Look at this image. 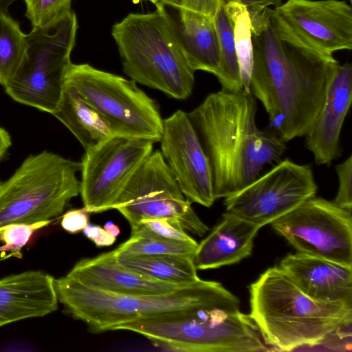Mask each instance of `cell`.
Wrapping results in <instances>:
<instances>
[{
    "instance_id": "6da1fadb",
    "label": "cell",
    "mask_w": 352,
    "mask_h": 352,
    "mask_svg": "<svg viewBox=\"0 0 352 352\" xmlns=\"http://www.w3.org/2000/svg\"><path fill=\"white\" fill-rule=\"evenodd\" d=\"M250 93L265 108L285 143L305 136L324 103L336 65L333 56L296 36L270 7L250 14Z\"/></svg>"
},
{
    "instance_id": "7a4b0ae2",
    "label": "cell",
    "mask_w": 352,
    "mask_h": 352,
    "mask_svg": "<svg viewBox=\"0 0 352 352\" xmlns=\"http://www.w3.org/2000/svg\"><path fill=\"white\" fill-rule=\"evenodd\" d=\"M188 114L210 161L216 199L250 184L286 149L258 128L256 98L244 89L211 93Z\"/></svg>"
},
{
    "instance_id": "3957f363",
    "label": "cell",
    "mask_w": 352,
    "mask_h": 352,
    "mask_svg": "<svg viewBox=\"0 0 352 352\" xmlns=\"http://www.w3.org/2000/svg\"><path fill=\"white\" fill-rule=\"evenodd\" d=\"M249 293V316L274 351L317 346L337 329L352 324V302L314 298L278 265L261 274Z\"/></svg>"
},
{
    "instance_id": "277c9868",
    "label": "cell",
    "mask_w": 352,
    "mask_h": 352,
    "mask_svg": "<svg viewBox=\"0 0 352 352\" xmlns=\"http://www.w3.org/2000/svg\"><path fill=\"white\" fill-rule=\"evenodd\" d=\"M57 298L73 318L101 333L125 322L195 309H239L240 300L220 283L201 280L157 295L107 292L64 276L54 280Z\"/></svg>"
},
{
    "instance_id": "5b68a950",
    "label": "cell",
    "mask_w": 352,
    "mask_h": 352,
    "mask_svg": "<svg viewBox=\"0 0 352 352\" xmlns=\"http://www.w3.org/2000/svg\"><path fill=\"white\" fill-rule=\"evenodd\" d=\"M113 330L138 333L155 346L174 351H273L250 316L239 309L180 310L125 322Z\"/></svg>"
},
{
    "instance_id": "8992f818",
    "label": "cell",
    "mask_w": 352,
    "mask_h": 352,
    "mask_svg": "<svg viewBox=\"0 0 352 352\" xmlns=\"http://www.w3.org/2000/svg\"><path fill=\"white\" fill-rule=\"evenodd\" d=\"M123 72L136 83L185 100L195 71L179 49L160 12L129 13L112 26Z\"/></svg>"
},
{
    "instance_id": "52a82bcc",
    "label": "cell",
    "mask_w": 352,
    "mask_h": 352,
    "mask_svg": "<svg viewBox=\"0 0 352 352\" xmlns=\"http://www.w3.org/2000/svg\"><path fill=\"white\" fill-rule=\"evenodd\" d=\"M80 162L43 151L28 156L0 184V227L32 223L61 214L80 193Z\"/></svg>"
},
{
    "instance_id": "ba28073f",
    "label": "cell",
    "mask_w": 352,
    "mask_h": 352,
    "mask_svg": "<svg viewBox=\"0 0 352 352\" xmlns=\"http://www.w3.org/2000/svg\"><path fill=\"white\" fill-rule=\"evenodd\" d=\"M77 30L74 12L52 28H32L21 65L3 86L6 93L17 102L52 114L63 94Z\"/></svg>"
},
{
    "instance_id": "9c48e42d",
    "label": "cell",
    "mask_w": 352,
    "mask_h": 352,
    "mask_svg": "<svg viewBox=\"0 0 352 352\" xmlns=\"http://www.w3.org/2000/svg\"><path fill=\"white\" fill-rule=\"evenodd\" d=\"M65 82L74 86L109 124L113 135L160 140L163 120L158 104L133 80L87 63H71Z\"/></svg>"
},
{
    "instance_id": "30bf717a",
    "label": "cell",
    "mask_w": 352,
    "mask_h": 352,
    "mask_svg": "<svg viewBox=\"0 0 352 352\" xmlns=\"http://www.w3.org/2000/svg\"><path fill=\"white\" fill-rule=\"evenodd\" d=\"M182 192L160 151H153L131 178L113 209L131 228L141 220L167 219L179 222L190 233L202 236L208 227Z\"/></svg>"
},
{
    "instance_id": "8fae6325",
    "label": "cell",
    "mask_w": 352,
    "mask_h": 352,
    "mask_svg": "<svg viewBox=\"0 0 352 352\" xmlns=\"http://www.w3.org/2000/svg\"><path fill=\"white\" fill-rule=\"evenodd\" d=\"M297 252L352 266V216L312 197L271 223Z\"/></svg>"
},
{
    "instance_id": "7c38bea8",
    "label": "cell",
    "mask_w": 352,
    "mask_h": 352,
    "mask_svg": "<svg viewBox=\"0 0 352 352\" xmlns=\"http://www.w3.org/2000/svg\"><path fill=\"white\" fill-rule=\"evenodd\" d=\"M317 190L311 167L286 159L225 197L223 204L226 212L261 228L316 196Z\"/></svg>"
},
{
    "instance_id": "4fadbf2b",
    "label": "cell",
    "mask_w": 352,
    "mask_h": 352,
    "mask_svg": "<svg viewBox=\"0 0 352 352\" xmlns=\"http://www.w3.org/2000/svg\"><path fill=\"white\" fill-rule=\"evenodd\" d=\"M153 142L113 135L85 152L80 162V195L88 213L112 210L120 195L144 161Z\"/></svg>"
},
{
    "instance_id": "5bb4252c",
    "label": "cell",
    "mask_w": 352,
    "mask_h": 352,
    "mask_svg": "<svg viewBox=\"0 0 352 352\" xmlns=\"http://www.w3.org/2000/svg\"><path fill=\"white\" fill-rule=\"evenodd\" d=\"M160 152L184 197L210 207L216 200L208 157L188 113L177 110L163 120Z\"/></svg>"
},
{
    "instance_id": "9a60e30c",
    "label": "cell",
    "mask_w": 352,
    "mask_h": 352,
    "mask_svg": "<svg viewBox=\"0 0 352 352\" xmlns=\"http://www.w3.org/2000/svg\"><path fill=\"white\" fill-rule=\"evenodd\" d=\"M300 38L328 55L352 48V9L340 0H288L275 8Z\"/></svg>"
},
{
    "instance_id": "2e32d148",
    "label": "cell",
    "mask_w": 352,
    "mask_h": 352,
    "mask_svg": "<svg viewBox=\"0 0 352 352\" xmlns=\"http://www.w3.org/2000/svg\"><path fill=\"white\" fill-rule=\"evenodd\" d=\"M155 7L189 66L215 75L220 45L214 17L167 0Z\"/></svg>"
},
{
    "instance_id": "e0dca14e",
    "label": "cell",
    "mask_w": 352,
    "mask_h": 352,
    "mask_svg": "<svg viewBox=\"0 0 352 352\" xmlns=\"http://www.w3.org/2000/svg\"><path fill=\"white\" fill-rule=\"evenodd\" d=\"M351 100L352 65L350 63H338L322 107L305 135L306 146L312 153L316 164L330 165L340 156V133Z\"/></svg>"
},
{
    "instance_id": "ac0fdd59",
    "label": "cell",
    "mask_w": 352,
    "mask_h": 352,
    "mask_svg": "<svg viewBox=\"0 0 352 352\" xmlns=\"http://www.w3.org/2000/svg\"><path fill=\"white\" fill-rule=\"evenodd\" d=\"M54 280L38 270L25 271L0 279V327L55 311L58 300Z\"/></svg>"
},
{
    "instance_id": "d6986e66",
    "label": "cell",
    "mask_w": 352,
    "mask_h": 352,
    "mask_svg": "<svg viewBox=\"0 0 352 352\" xmlns=\"http://www.w3.org/2000/svg\"><path fill=\"white\" fill-rule=\"evenodd\" d=\"M66 276L87 287L121 294H164L186 285L158 280L129 270L118 263L113 250L80 260Z\"/></svg>"
},
{
    "instance_id": "ffe728a7",
    "label": "cell",
    "mask_w": 352,
    "mask_h": 352,
    "mask_svg": "<svg viewBox=\"0 0 352 352\" xmlns=\"http://www.w3.org/2000/svg\"><path fill=\"white\" fill-rule=\"evenodd\" d=\"M308 296L325 301L352 302V266L296 252L278 265Z\"/></svg>"
},
{
    "instance_id": "44dd1931",
    "label": "cell",
    "mask_w": 352,
    "mask_h": 352,
    "mask_svg": "<svg viewBox=\"0 0 352 352\" xmlns=\"http://www.w3.org/2000/svg\"><path fill=\"white\" fill-rule=\"evenodd\" d=\"M261 228L226 211L221 221L198 243L192 256L199 270L233 265L250 256Z\"/></svg>"
},
{
    "instance_id": "7402d4cb",
    "label": "cell",
    "mask_w": 352,
    "mask_h": 352,
    "mask_svg": "<svg viewBox=\"0 0 352 352\" xmlns=\"http://www.w3.org/2000/svg\"><path fill=\"white\" fill-rule=\"evenodd\" d=\"M76 138L85 152L113 135L104 118L68 83L52 113Z\"/></svg>"
},
{
    "instance_id": "603a6c76",
    "label": "cell",
    "mask_w": 352,
    "mask_h": 352,
    "mask_svg": "<svg viewBox=\"0 0 352 352\" xmlns=\"http://www.w3.org/2000/svg\"><path fill=\"white\" fill-rule=\"evenodd\" d=\"M116 259L129 270L164 282L188 285L200 279L191 256L155 254L118 256Z\"/></svg>"
},
{
    "instance_id": "cb8c5ba5",
    "label": "cell",
    "mask_w": 352,
    "mask_h": 352,
    "mask_svg": "<svg viewBox=\"0 0 352 352\" xmlns=\"http://www.w3.org/2000/svg\"><path fill=\"white\" fill-rule=\"evenodd\" d=\"M223 5L214 17L220 45L219 63L214 76L221 89L236 91L243 89V85L232 26Z\"/></svg>"
},
{
    "instance_id": "d4e9b609",
    "label": "cell",
    "mask_w": 352,
    "mask_h": 352,
    "mask_svg": "<svg viewBox=\"0 0 352 352\" xmlns=\"http://www.w3.org/2000/svg\"><path fill=\"white\" fill-rule=\"evenodd\" d=\"M26 34L8 13H0V84L3 87L14 76L24 57Z\"/></svg>"
},
{
    "instance_id": "484cf974",
    "label": "cell",
    "mask_w": 352,
    "mask_h": 352,
    "mask_svg": "<svg viewBox=\"0 0 352 352\" xmlns=\"http://www.w3.org/2000/svg\"><path fill=\"white\" fill-rule=\"evenodd\" d=\"M223 6L232 26L243 89L250 91L249 82L252 63V23L250 13L247 7L237 1L227 2Z\"/></svg>"
},
{
    "instance_id": "4316f807",
    "label": "cell",
    "mask_w": 352,
    "mask_h": 352,
    "mask_svg": "<svg viewBox=\"0 0 352 352\" xmlns=\"http://www.w3.org/2000/svg\"><path fill=\"white\" fill-rule=\"evenodd\" d=\"M197 242L164 239L153 235H133L113 250L116 257L139 255L177 254L192 257Z\"/></svg>"
},
{
    "instance_id": "83f0119b",
    "label": "cell",
    "mask_w": 352,
    "mask_h": 352,
    "mask_svg": "<svg viewBox=\"0 0 352 352\" xmlns=\"http://www.w3.org/2000/svg\"><path fill=\"white\" fill-rule=\"evenodd\" d=\"M33 28H49L69 14L72 0H23Z\"/></svg>"
},
{
    "instance_id": "f1b7e54d",
    "label": "cell",
    "mask_w": 352,
    "mask_h": 352,
    "mask_svg": "<svg viewBox=\"0 0 352 352\" xmlns=\"http://www.w3.org/2000/svg\"><path fill=\"white\" fill-rule=\"evenodd\" d=\"M52 220L32 223H12L0 227L1 252H11L10 256L21 258V250L38 230L47 226Z\"/></svg>"
},
{
    "instance_id": "f546056e",
    "label": "cell",
    "mask_w": 352,
    "mask_h": 352,
    "mask_svg": "<svg viewBox=\"0 0 352 352\" xmlns=\"http://www.w3.org/2000/svg\"><path fill=\"white\" fill-rule=\"evenodd\" d=\"M131 234L153 235L164 239L191 241L190 236L181 224L167 219H148L141 220L131 228Z\"/></svg>"
},
{
    "instance_id": "4dcf8cb0",
    "label": "cell",
    "mask_w": 352,
    "mask_h": 352,
    "mask_svg": "<svg viewBox=\"0 0 352 352\" xmlns=\"http://www.w3.org/2000/svg\"><path fill=\"white\" fill-rule=\"evenodd\" d=\"M339 186L333 202L339 207L351 212L352 209V156L336 166Z\"/></svg>"
},
{
    "instance_id": "1f68e13d",
    "label": "cell",
    "mask_w": 352,
    "mask_h": 352,
    "mask_svg": "<svg viewBox=\"0 0 352 352\" xmlns=\"http://www.w3.org/2000/svg\"><path fill=\"white\" fill-rule=\"evenodd\" d=\"M89 214L83 208L69 210L63 215L60 225L67 232L78 233L89 223Z\"/></svg>"
},
{
    "instance_id": "d6a6232c",
    "label": "cell",
    "mask_w": 352,
    "mask_h": 352,
    "mask_svg": "<svg viewBox=\"0 0 352 352\" xmlns=\"http://www.w3.org/2000/svg\"><path fill=\"white\" fill-rule=\"evenodd\" d=\"M82 232L98 248L110 246L116 240V237L109 234L104 228L98 225L88 223L83 229Z\"/></svg>"
},
{
    "instance_id": "836d02e7",
    "label": "cell",
    "mask_w": 352,
    "mask_h": 352,
    "mask_svg": "<svg viewBox=\"0 0 352 352\" xmlns=\"http://www.w3.org/2000/svg\"><path fill=\"white\" fill-rule=\"evenodd\" d=\"M224 0H182V6L190 10L214 17Z\"/></svg>"
},
{
    "instance_id": "e575fe53",
    "label": "cell",
    "mask_w": 352,
    "mask_h": 352,
    "mask_svg": "<svg viewBox=\"0 0 352 352\" xmlns=\"http://www.w3.org/2000/svg\"><path fill=\"white\" fill-rule=\"evenodd\" d=\"M232 1H237L244 4L250 14L270 6H275L276 8L281 4L282 1V0H224V3Z\"/></svg>"
},
{
    "instance_id": "d590c367",
    "label": "cell",
    "mask_w": 352,
    "mask_h": 352,
    "mask_svg": "<svg viewBox=\"0 0 352 352\" xmlns=\"http://www.w3.org/2000/svg\"><path fill=\"white\" fill-rule=\"evenodd\" d=\"M12 144L9 133L0 126V160L3 157Z\"/></svg>"
},
{
    "instance_id": "8d00e7d4",
    "label": "cell",
    "mask_w": 352,
    "mask_h": 352,
    "mask_svg": "<svg viewBox=\"0 0 352 352\" xmlns=\"http://www.w3.org/2000/svg\"><path fill=\"white\" fill-rule=\"evenodd\" d=\"M103 228L109 234H111V236H113L114 237H117L119 235L120 232V228H119L118 226L116 225L114 223H113L111 221L107 222L104 224Z\"/></svg>"
},
{
    "instance_id": "74e56055",
    "label": "cell",
    "mask_w": 352,
    "mask_h": 352,
    "mask_svg": "<svg viewBox=\"0 0 352 352\" xmlns=\"http://www.w3.org/2000/svg\"><path fill=\"white\" fill-rule=\"evenodd\" d=\"M18 0H0V13H8V8Z\"/></svg>"
},
{
    "instance_id": "f35d334b",
    "label": "cell",
    "mask_w": 352,
    "mask_h": 352,
    "mask_svg": "<svg viewBox=\"0 0 352 352\" xmlns=\"http://www.w3.org/2000/svg\"><path fill=\"white\" fill-rule=\"evenodd\" d=\"M140 1H150L151 3H153V4H156L158 1H160V0H133V3H137Z\"/></svg>"
},
{
    "instance_id": "ab89813d",
    "label": "cell",
    "mask_w": 352,
    "mask_h": 352,
    "mask_svg": "<svg viewBox=\"0 0 352 352\" xmlns=\"http://www.w3.org/2000/svg\"><path fill=\"white\" fill-rule=\"evenodd\" d=\"M167 1H170L173 3L178 4V5H182V0H167Z\"/></svg>"
},
{
    "instance_id": "60d3db41",
    "label": "cell",
    "mask_w": 352,
    "mask_h": 352,
    "mask_svg": "<svg viewBox=\"0 0 352 352\" xmlns=\"http://www.w3.org/2000/svg\"><path fill=\"white\" fill-rule=\"evenodd\" d=\"M352 0H349L350 2H351Z\"/></svg>"
}]
</instances>
